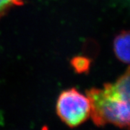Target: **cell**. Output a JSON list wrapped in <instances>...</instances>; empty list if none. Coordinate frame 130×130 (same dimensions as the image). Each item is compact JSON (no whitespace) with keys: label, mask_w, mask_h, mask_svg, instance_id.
Instances as JSON below:
<instances>
[{"label":"cell","mask_w":130,"mask_h":130,"mask_svg":"<svg viewBox=\"0 0 130 130\" xmlns=\"http://www.w3.org/2000/svg\"><path fill=\"white\" fill-rule=\"evenodd\" d=\"M56 113L61 120L70 127L80 125L90 114L88 98L74 88L65 90L57 100Z\"/></svg>","instance_id":"cell-2"},{"label":"cell","mask_w":130,"mask_h":130,"mask_svg":"<svg viewBox=\"0 0 130 130\" xmlns=\"http://www.w3.org/2000/svg\"><path fill=\"white\" fill-rule=\"evenodd\" d=\"M72 64L77 72H85L90 67V60L83 56H77L72 61Z\"/></svg>","instance_id":"cell-4"},{"label":"cell","mask_w":130,"mask_h":130,"mask_svg":"<svg viewBox=\"0 0 130 130\" xmlns=\"http://www.w3.org/2000/svg\"><path fill=\"white\" fill-rule=\"evenodd\" d=\"M129 31H122L116 36L113 41V51L119 60L128 64L129 62Z\"/></svg>","instance_id":"cell-3"},{"label":"cell","mask_w":130,"mask_h":130,"mask_svg":"<svg viewBox=\"0 0 130 130\" xmlns=\"http://www.w3.org/2000/svg\"><path fill=\"white\" fill-rule=\"evenodd\" d=\"M22 4L23 0H0V15L10 7L21 5Z\"/></svg>","instance_id":"cell-5"},{"label":"cell","mask_w":130,"mask_h":130,"mask_svg":"<svg viewBox=\"0 0 130 130\" xmlns=\"http://www.w3.org/2000/svg\"><path fill=\"white\" fill-rule=\"evenodd\" d=\"M129 69L113 83L102 89L92 88L86 92L90 103V114L98 126L113 124L129 128L130 119Z\"/></svg>","instance_id":"cell-1"}]
</instances>
